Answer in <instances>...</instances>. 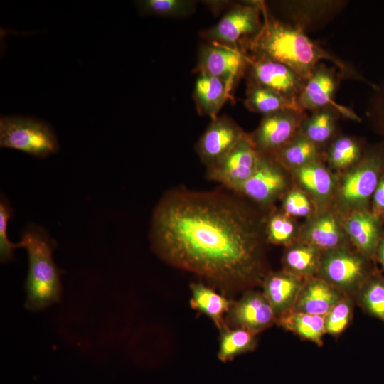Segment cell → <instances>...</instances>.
I'll use <instances>...</instances> for the list:
<instances>
[{
    "label": "cell",
    "mask_w": 384,
    "mask_h": 384,
    "mask_svg": "<svg viewBox=\"0 0 384 384\" xmlns=\"http://www.w3.org/2000/svg\"><path fill=\"white\" fill-rule=\"evenodd\" d=\"M383 173L384 140L363 154L343 178L338 196L343 208L347 210L366 206Z\"/></svg>",
    "instance_id": "cell-6"
},
{
    "label": "cell",
    "mask_w": 384,
    "mask_h": 384,
    "mask_svg": "<svg viewBox=\"0 0 384 384\" xmlns=\"http://www.w3.org/2000/svg\"><path fill=\"white\" fill-rule=\"evenodd\" d=\"M227 317L229 327L243 328L256 334L277 322L274 311L263 293L252 291L233 302Z\"/></svg>",
    "instance_id": "cell-15"
},
{
    "label": "cell",
    "mask_w": 384,
    "mask_h": 384,
    "mask_svg": "<svg viewBox=\"0 0 384 384\" xmlns=\"http://www.w3.org/2000/svg\"><path fill=\"white\" fill-rule=\"evenodd\" d=\"M353 314L352 299L345 296L325 315L326 334L338 335L348 325Z\"/></svg>",
    "instance_id": "cell-34"
},
{
    "label": "cell",
    "mask_w": 384,
    "mask_h": 384,
    "mask_svg": "<svg viewBox=\"0 0 384 384\" xmlns=\"http://www.w3.org/2000/svg\"><path fill=\"white\" fill-rule=\"evenodd\" d=\"M336 67L319 63L306 80L303 89L297 99V104L304 112H314L325 108H333L341 116L361 121L360 117L351 109L338 104L334 96L338 85Z\"/></svg>",
    "instance_id": "cell-9"
},
{
    "label": "cell",
    "mask_w": 384,
    "mask_h": 384,
    "mask_svg": "<svg viewBox=\"0 0 384 384\" xmlns=\"http://www.w3.org/2000/svg\"><path fill=\"white\" fill-rule=\"evenodd\" d=\"M238 196L180 187L165 192L151 216L153 251L224 292L262 282L265 228Z\"/></svg>",
    "instance_id": "cell-1"
},
{
    "label": "cell",
    "mask_w": 384,
    "mask_h": 384,
    "mask_svg": "<svg viewBox=\"0 0 384 384\" xmlns=\"http://www.w3.org/2000/svg\"><path fill=\"white\" fill-rule=\"evenodd\" d=\"M346 229L358 252L368 259L375 255L380 240L377 215L366 210H356L348 218Z\"/></svg>",
    "instance_id": "cell-19"
},
{
    "label": "cell",
    "mask_w": 384,
    "mask_h": 384,
    "mask_svg": "<svg viewBox=\"0 0 384 384\" xmlns=\"http://www.w3.org/2000/svg\"><path fill=\"white\" fill-rule=\"evenodd\" d=\"M323 252L306 242L289 246L284 255L285 270L307 279L318 274Z\"/></svg>",
    "instance_id": "cell-23"
},
{
    "label": "cell",
    "mask_w": 384,
    "mask_h": 384,
    "mask_svg": "<svg viewBox=\"0 0 384 384\" xmlns=\"http://www.w3.org/2000/svg\"><path fill=\"white\" fill-rule=\"evenodd\" d=\"M13 215V210L4 196L0 201V260L2 262L14 259V251L19 247L18 243L11 242L8 238L9 222Z\"/></svg>",
    "instance_id": "cell-35"
},
{
    "label": "cell",
    "mask_w": 384,
    "mask_h": 384,
    "mask_svg": "<svg viewBox=\"0 0 384 384\" xmlns=\"http://www.w3.org/2000/svg\"><path fill=\"white\" fill-rule=\"evenodd\" d=\"M245 75L248 83L272 90L296 104L306 81L295 70L282 63L250 55Z\"/></svg>",
    "instance_id": "cell-12"
},
{
    "label": "cell",
    "mask_w": 384,
    "mask_h": 384,
    "mask_svg": "<svg viewBox=\"0 0 384 384\" xmlns=\"http://www.w3.org/2000/svg\"><path fill=\"white\" fill-rule=\"evenodd\" d=\"M190 288L191 307L208 316L220 330L227 324L224 315L228 313L233 302L201 282L192 283Z\"/></svg>",
    "instance_id": "cell-20"
},
{
    "label": "cell",
    "mask_w": 384,
    "mask_h": 384,
    "mask_svg": "<svg viewBox=\"0 0 384 384\" xmlns=\"http://www.w3.org/2000/svg\"><path fill=\"white\" fill-rule=\"evenodd\" d=\"M244 105L250 111L262 114L263 116L289 109L303 111L297 104L277 92L248 82Z\"/></svg>",
    "instance_id": "cell-25"
},
{
    "label": "cell",
    "mask_w": 384,
    "mask_h": 384,
    "mask_svg": "<svg viewBox=\"0 0 384 384\" xmlns=\"http://www.w3.org/2000/svg\"><path fill=\"white\" fill-rule=\"evenodd\" d=\"M206 3L208 6L213 10V12L220 11L224 8L230 6V3L227 1H208Z\"/></svg>",
    "instance_id": "cell-39"
},
{
    "label": "cell",
    "mask_w": 384,
    "mask_h": 384,
    "mask_svg": "<svg viewBox=\"0 0 384 384\" xmlns=\"http://www.w3.org/2000/svg\"><path fill=\"white\" fill-rule=\"evenodd\" d=\"M265 225V238L273 244H289L295 235L294 225L285 213H273Z\"/></svg>",
    "instance_id": "cell-33"
},
{
    "label": "cell",
    "mask_w": 384,
    "mask_h": 384,
    "mask_svg": "<svg viewBox=\"0 0 384 384\" xmlns=\"http://www.w3.org/2000/svg\"><path fill=\"white\" fill-rule=\"evenodd\" d=\"M345 296L321 278L311 277L306 279L289 311L325 316Z\"/></svg>",
    "instance_id": "cell-17"
},
{
    "label": "cell",
    "mask_w": 384,
    "mask_h": 384,
    "mask_svg": "<svg viewBox=\"0 0 384 384\" xmlns=\"http://www.w3.org/2000/svg\"><path fill=\"white\" fill-rule=\"evenodd\" d=\"M0 146L46 158L59 151L53 129L40 119L23 116L0 119Z\"/></svg>",
    "instance_id": "cell-4"
},
{
    "label": "cell",
    "mask_w": 384,
    "mask_h": 384,
    "mask_svg": "<svg viewBox=\"0 0 384 384\" xmlns=\"http://www.w3.org/2000/svg\"><path fill=\"white\" fill-rule=\"evenodd\" d=\"M19 247L28 257V270L25 282L26 308L41 311L58 302L62 296L60 272L53 259L55 241L42 228L28 225L21 235Z\"/></svg>",
    "instance_id": "cell-3"
},
{
    "label": "cell",
    "mask_w": 384,
    "mask_h": 384,
    "mask_svg": "<svg viewBox=\"0 0 384 384\" xmlns=\"http://www.w3.org/2000/svg\"><path fill=\"white\" fill-rule=\"evenodd\" d=\"M374 213L378 216L384 213V173L381 176L373 193Z\"/></svg>",
    "instance_id": "cell-38"
},
{
    "label": "cell",
    "mask_w": 384,
    "mask_h": 384,
    "mask_svg": "<svg viewBox=\"0 0 384 384\" xmlns=\"http://www.w3.org/2000/svg\"><path fill=\"white\" fill-rule=\"evenodd\" d=\"M284 166L272 154H260L252 176L234 191L262 206H268L279 197L288 184Z\"/></svg>",
    "instance_id": "cell-8"
},
{
    "label": "cell",
    "mask_w": 384,
    "mask_h": 384,
    "mask_svg": "<svg viewBox=\"0 0 384 384\" xmlns=\"http://www.w3.org/2000/svg\"><path fill=\"white\" fill-rule=\"evenodd\" d=\"M263 23L260 32L246 46L248 55L266 58L282 63L306 80L321 60H328L344 77H351L367 83H372L360 75L356 70L341 59L326 51L317 42L311 39L306 32L290 23L274 18L262 6Z\"/></svg>",
    "instance_id": "cell-2"
},
{
    "label": "cell",
    "mask_w": 384,
    "mask_h": 384,
    "mask_svg": "<svg viewBox=\"0 0 384 384\" xmlns=\"http://www.w3.org/2000/svg\"><path fill=\"white\" fill-rule=\"evenodd\" d=\"M341 116L339 112L333 108L312 112L304 119L299 133L319 146L332 137L336 121Z\"/></svg>",
    "instance_id": "cell-26"
},
{
    "label": "cell",
    "mask_w": 384,
    "mask_h": 384,
    "mask_svg": "<svg viewBox=\"0 0 384 384\" xmlns=\"http://www.w3.org/2000/svg\"><path fill=\"white\" fill-rule=\"evenodd\" d=\"M306 116L304 111L294 109L265 115L257 128L249 134L250 139L259 154H274L299 132Z\"/></svg>",
    "instance_id": "cell-13"
},
{
    "label": "cell",
    "mask_w": 384,
    "mask_h": 384,
    "mask_svg": "<svg viewBox=\"0 0 384 384\" xmlns=\"http://www.w3.org/2000/svg\"><path fill=\"white\" fill-rule=\"evenodd\" d=\"M231 90L220 79L199 72L195 82L193 99L199 114L213 119L225 102L231 98Z\"/></svg>",
    "instance_id": "cell-18"
},
{
    "label": "cell",
    "mask_w": 384,
    "mask_h": 384,
    "mask_svg": "<svg viewBox=\"0 0 384 384\" xmlns=\"http://www.w3.org/2000/svg\"><path fill=\"white\" fill-rule=\"evenodd\" d=\"M375 255L378 261L384 269V238L380 240L377 247Z\"/></svg>",
    "instance_id": "cell-40"
},
{
    "label": "cell",
    "mask_w": 384,
    "mask_h": 384,
    "mask_svg": "<svg viewBox=\"0 0 384 384\" xmlns=\"http://www.w3.org/2000/svg\"><path fill=\"white\" fill-rule=\"evenodd\" d=\"M306 279L286 270L267 274L262 293L271 304L277 319L294 305Z\"/></svg>",
    "instance_id": "cell-16"
},
{
    "label": "cell",
    "mask_w": 384,
    "mask_h": 384,
    "mask_svg": "<svg viewBox=\"0 0 384 384\" xmlns=\"http://www.w3.org/2000/svg\"><path fill=\"white\" fill-rule=\"evenodd\" d=\"M283 208L289 217H305L311 213L312 209L308 198L303 193L295 190L285 196Z\"/></svg>",
    "instance_id": "cell-37"
},
{
    "label": "cell",
    "mask_w": 384,
    "mask_h": 384,
    "mask_svg": "<svg viewBox=\"0 0 384 384\" xmlns=\"http://www.w3.org/2000/svg\"><path fill=\"white\" fill-rule=\"evenodd\" d=\"M263 4L260 1L231 4L216 24L201 32L202 38L246 51L247 43L262 26Z\"/></svg>",
    "instance_id": "cell-5"
},
{
    "label": "cell",
    "mask_w": 384,
    "mask_h": 384,
    "mask_svg": "<svg viewBox=\"0 0 384 384\" xmlns=\"http://www.w3.org/2000/svg\"><path fill=\"white\" fill-rule=\"evenodd\" d=\"M373 90L367 116L374 127L384 137V82L376 84Z\"/></svg>",
    "instance_id": "cell-36"
},
{
    "label": "cell",
    "mask_w": 384,
    "mask_h": 384,
    "mask_svg": "<svg viewBox=\"0 0 384 384\" xmlns=\"http://www.w3.org/2000/svg\"><path fill=\"white\" fill-rule=\"evenodd\" d=\"M356 295L366 311L384 322V277L372 273Z\"/></svg>",
    "instance_id": "cell-30"
},
{
    "label": "cell",
    "mask_w": 384,
    "mask_h": 384,
    "mask_svg": "<svg viewBox=\"0 0 384 384\" xmlns=\"http://www.w3.org/2000/svg\"><path fill=\"white\" fill-rule=\"evenodd\" d=\"M220 331L218 357L223 362L253 351L256 347L257 334L253 331L240 327L230 328L227 324Z\"/></svg>",
    "instance_id": "cell-28"
},
{
    "label": "cell",
    "mask_w": 384,
    "mask_h": 384,
    "mask_svg": "<svg viewBox=\"0 0 384 384\" xmlns=\"http://www.w3.org/2000/svg\"><path fill=\"white\" fill-rule=\"evenodd\" d=\"M260 156L247 134L228 154L207 168L206 177L234 191L254 173Z\"/></svg>",
    "instance_id": "cell-11"
},
{
    "label": "cell",
    "mask_w": 384,
    "mask_h": 384,
    "mask_svg": "<svg viewBox=\"0 0 384 384\" xmlns=\"http://www.w3.org/2000/svg\"><path fill=\"white\" fill-rule=\"evenodd\" d=\"M246 134L233 118L218 116L200 137L196 145V153L206 168L210 167L228 154Z\"/></svg>",
    "instance_id": "cell-14"
},
{
    "label": "cell",
    "mask_w": 384,
    "mask_h": 384,
    "mask_svg": "<svg viewBox=\"0 0 384 384\" xmlns=\"http://www.w3.org/2000/svg\"><path fill=\"white\" fill-rule=\"evenodd\" d=\"M272 154L284 166L293 169L317 162L319 151V146L299 132L287 144Z\"/></svg>",
    "instance_id": "cell-27"
},
{
    "label": "cell",
    "mask_w": 384,
    "mask_h": 384,
    "mask_svg": "<svg viewBox=\"0 0 384 384\" xmlns=\"http://www.w3.org/2000/svg\"><path fill=\"white\" fill-rule=\"evenodd\" d=\"M362 156L363 151L358 142L343 136L332 143L328 152V161L334 168L342 169L355 165Z\"/></svg>",
    "instance_id": "cell-32"
},
{
    "label": "cell",
    "mask_w": 384,
    "mask_h": 384,
    "mask_svg": "<svg viewBox=\"0 0 384 384\" xmlns=\"http://www.w3.org/2000/svg\"><path fill=\"white\" fill-rule=\"evenodd\" d=\"M135 4L141 15L171 18L187 16L196 8L193 0H139Z\"/></svg>",
    "instance_id": "cell-31"
},
{
    "label": "cell",
    "mask_w": 384,
    "mask_h": 384,
    "mask_svg": "<svg viewBox=\"0 0 384 384\" xmlns=\"http://www.w3.org/2000/svg\"><path fill=\"white\" fill-rule=\"evenodd\" d=\"M248 61L249 55L243 49L208 42L198 49L196 71L220 79L232 90L245 75Z\"/></svg>",
    "instance_id": "cell-10"
},
{
    "label": "cell",
    "mask_w": 384,
    "mask_h": 384,
    "mask_svg": "<svg viewBox=\"0 0 384 384\" xmlns=\"http://www.w3.org/2000/svg\"><path fill=\"white\" fill-rule=\"evenodd\" d=\"M283 6L292 23L305 31L308 26L334 14L341 9L340 1H289Z\"/></svg>",
    "instance_id": "cell-22"
},
{
    "label": "cell",
    "mask_w": 384,
    "mask_h": 384,
    "mask_svg": "<svg viewBox=\"0 0 384 384\" xmlns=\"http://www.w3.org/2000/svg\"><path fill=\"white\" fill-rule=\"evenodd\" d=\"M277 322L284 329L321 346L325 330V316L288 311Z\"/></svg>",
    "instance_id": "cell-24"
},
{
    "label": "cell",
    "mask_w": 384,
    "mask_h": 384,
    "mask_svg": "<svg viewBox=\"0 0 384 384\" xmlns=\"http://www.w3.org/2000/svg\"><path fill=\"white\" fill-rule=\"evenodd\" d=\"M368 260L360 252L341 247L323 252L318 274L343 294L356 295L372 274Z\"/></svg>",
    "instance_id": "cell-7"
},
{
    "label": "cell",
    "mask_w": 384,
    "mask_h": 384,
    "mask_svg": "<svg viewBox=\"0 0 384 384\" xmlns=\"http://www.w3.org/2000/svg\"><path fill=\"white\" fill-rule=\"evenodd\" d=\"M343 233L335 216L329 213L314 218L306 227L304 240L324 252L343 246Z\"/></svg>",
    "instance_id": "cell-21"
},
{
    "label": "cell",
    "mask_w": 384,
    "mask_h": 384,
    "mask_svg": "<svg viewBox=\"0 0 384 384\" xmlns=\"http://www.w3.org/2000/svg\"><path fill=\"white\" fill-rule=\"evenodd\" d=\"M294 169L300 184L318 200H325L331 194L333 178L329 171L318 161Z\"/></svg>",
    "instance_id": "cell-29"
}]
</instances>
